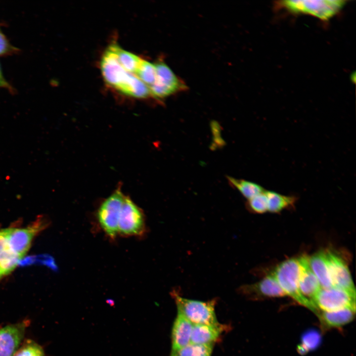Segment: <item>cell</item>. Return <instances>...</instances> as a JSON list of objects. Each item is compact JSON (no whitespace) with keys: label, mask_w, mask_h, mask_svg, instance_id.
Wrapping results in <instances>:
<instances>
[{"label":"cell","mask_w":356,"mask_h":356,"mask_svg":"<svg viewBox=\"0 0 356 356\" xmlns=\"http://www.w3.org/2000/svg\"><path fill=\"white\" fill-rule=\"evenodd\" d=\"M193 324L178 313L171 332V353L176 352L190 343Z\"/></svg>","instance_id":"cell-15"},{"label":"cell","mask_w":356,"mask_h":356,"mask_svg":"<svg viewBox=\"0 0 356 356\" xmlns=\"http://www.w3.org/2000/svg\"><path fill=\"white\" fill-rule=\"evenodd\" d=\"M267 200V211L279 213L283 210L292 207L297 201L294 196L284 195L277 192L266 190Z\"/></svg>","instance_id":"cell-19"},{"label":"cell","mask_w":356,"mask_h":356,"mask_svg":"<svg viewBox=\"0 0 356 356\" xmlns=\"http://www.w3.org/2000/svg\"><path fill=\"white\" fill-rule=\"evenodd\" d=\"M100 69L106 83L123 93L134 74L125 70L108 48L101 58Z\"/></svg>","instance_id":"cell-8"},{"label":"cell","mask_w":356,"mask_h":356,"mask_svg":"<svg viewBox=\"0 0 356 356\" xmlns=\"http://www.w3.org/2000/svg\"><path fill=\"white\" fill-rule=\"evenodd\" d=\"M301 267L299 258H291L279 264L272 273L285 294L299 304L318 314L313 303L305 297L299 287Z\"/></svg>","instance_id":"cell-1"},{"label":"cell","mask_w":356,"mask_h":356,"mask_svg":"<svg viewBox=\"0 0 356 356\" xmlns=\"http://www.w3.org/2000/svg\"><path fill=\"white\" fill-rule=\"evenodd\" d=\"M317 309L331 312L351 307L356 308V294L332 287L321 288L312 300Z\"/></svg>","instance_id":"cell-7"},{"label":"cell","mask_w":356,"mask_h":356,"mask_svg":"<svg viewBox=\"0 0 356 356\" xmlns=\"http://www.w3.org/2000/svg\"><path fill=\"white\" fill-rule=\"evenodd\" d=\"M238 293L249 299L277 298L286 296L273 273L269 274L260 281L244 285L238 289Z\"/></svg>","instance_id":"cell-11"},{"label":"cell","mask_w":356,"mask_h":356,"mask_svg":"<svg viewBox=\"0 0 356 356\" xmlns=\"http://www.w3.org/2000/svg\"><path fill=\"white\" fill-rule=\"evenodd\" d=\"M229 328L228 325L220 323L216 325L193 324L190 343L214 346Z\"/></svg>","instance_id":"cell-13"},{"label":"cell","mask_w":356,"mask_h":356,"mask_svg":"<svg viewBox=\"0 0 356 356\" xmlns=\"http://www.w3.org/2000/svg\"><path fill=\"white\" fill-rule=\"evenodd\" d=\"M2 276V275H1V273H0V278Z\"/></svg>","instance_id":"cell-29"},{"label":"cell","mask_w":356,"mask_h":356,"mask_svg":"<svg viewBox=\"0 0 356 356\" xmlns=\"http://www.w3.org/2000/svg\"><path fill=\"white\" fill-rule=\"evenodd\" d=\"M213 347L189 343L181 349L170 353L169 356H211Z\"/></svg>","instance_id":"cell-21"},{"label":"cell","mask_w":356,"mask_h":356,"mask_svg":"<svg viewBox=\"0 0 356 356\" xmlns=\"http://www.w3.org/2000/svg\"><path fill=\"white\" fill-rule=\"evenodd\" d=\"M148 87L153 85L156 79V71L154 63L142 59L135 74Z\"/></svg>","instance_id":"cell-22"},{"label":"cell","mask_w":356,"mask_h":356,"mask_svg":"<svg viewBox=\"0 0 356 356\" xmlns=\"http://www.w3.org/2000/svg\"><path fill=\"white\" fill-rule=\"evenodd\" d=\"M227 178L230 185L237 189L247 200L265 190L260 185L252 181L231 177H227Z\"/></svg>","instance_id":"cell-20"},{"label":"cell","mask_w":356,"mask_h":356,"mask_svg":"<svg viewBox=\"0 0 356 356\" xmlns=\"http://www.w3.org/2000/svg\"><path fill=\"white\" fill-rule=\"evenodd\" d=\"M325 251L333 286L356 294L352 276L346 263L341 257L332 251Z\"/></svg>","instance_id":"cell-12"},{"label":"cell","mask_w":356,"mask_h":356,"mask_svg":"<svg viewBox=\"0 0 356 356\" xmlns=\"http://www.w3.org/2000/svg\"><path fill=\"white\" fill-rule=\"evenodd\" d=\"M301 271L299 287L301 293L312 302L321 289L319 281L312 271L309 263V257L304 255L299 258Z\"/></svg>","instance_id":"cell-14"},{"label":"cell","mask_w":356,"mask_h":356,"mask_svg":"<svg viewBox=\"0 0 356 356\" xmlns=\"http://www.w3.org/2000/svg\"><path fill=\"white\" fill-rule=\"evenodd\" d=\"M279 4L290 12L305 13L326 20L336 15L344 6V0H284Z\"/></svg>","instance_id":"cell-4"},{"label":"cell","mask_w":356,"mask_h":356,"mask_svg":"<svg viewBox=\"0 0 356 356\" xmlns=\"http://www.w3.org/2000/svg\"><path fill=\"white\" fill-rule=\"evenodd\" d=\"M156 71L155 83L148 87L151 96L160 100L185 90V84L174 73L162 60L154 63Z\"/></svg>","instance_id":"cell-5"},{"label":"cell","mask_w":356,"mask_h":356,"mask_svg":"<svg viewBox=\"0 0 356 356\" xmlns=\"http://www.w3.org/2000/svg\"><path fill=\"white\" fill-rule=\"evenodd\" d=\"M355 308H346L331 312H322L318 313L321 322L328 328L341 327L351 322L354 318Z\"/></svg>","instance_id":"cell-17"},{"label":"cell","mask_w":356,"mask_h":356,"mask_svg":"<svg viewBox=\"0 0 356 356\" xmlns=\"http://www.w3.org/2000/svg\"><path fill=\"white\" fill-rule=\"evenodd\" d=\"M309 263L321 288L334 287L329 273L325 251H320L309 257Z\"/></svg>","instance_id":"cell-16"},{"label":"cell","mask_w":356,"mask_h":356,"mask_svg":"<svg viewBox=\"0 0 356 356\" xmlns=\"http://www.w3.org/2000/svg\"><path fill=\"white\" fill-rule=\"evenodd\" d=\"M265 190L248 199L246 207L249 211L256 214H263L267 211V200Z\"/></svg>","instance_id":"cell-24"},{"label":"cell","mask_w":356,"mask_h":356,"mask_svg":"<svg viewBox=\"0 0 356 356\" xmlns=\"http://www.w3.org/2000/svg\"><path fill=\"white\" fill-rule=\"evenodd\" d=\"M116 55L118 61L127 72L135 74L142 60L139 56L127 51L117 44H111L108 47Z\"/></svg>","instance_id":"cell-18"},{"label":"cell","mask_w":356,"mask_h":356,"mask_svg":"<svg viewBox=\"0 0 356 356\" xmlns=\"http://www.w3.org/2000/svg\"><path fill=\"white\" fill-rule=\"evenodd\" d=\"M8 231L9 228L0 229V254L10 248L8 244Z\"/></svg>","instance_id":"cell-26"},{"label":"cell","mask_w":356,"mask_h":356,"mask_svg":"<svg viewBox=\"0 0 356 356\" xmlns=\"http://www.w3.org/2000/svg\"><path fill=\"white\" fill-rule=\"evenodd\" d=\"M125 195L117 189L100 204L96 214L99 224L105 233L114 239L118 234V222Z\"/></svg>","instance_id":"cell-3"},{"label":"cell","mask_w":356,"mask_h":356,"mask_svg":"<svg viewBox=\"0 0 356 356\" xmlns=\"http://www.w3.org/2000/svg\"><path fill=\"white\" fill-rule=\"evenodd\" d=\"M30 324V320L25 319L0 327V356H14Z\"/></svg>","instance_id":"cell-10"},{"label":"cell","mask_w":356,"mask_h":356,"mask_svg":"<svg viewBox=\"0 0 356 356\" xmlns=\"http://www.w3.org/2000/svg\"><path fill=\"white\" fill-rule=\"evenodd\" d=\"M317 337L316 334L313 333H308L304 337V342L303 343V347L305 346L309 348V349H312L313 346H316V344L317 342Z\"/></svg>","instance_id":"cell-27"},{"label":"cell","mask_w":356,"mask_h":356,"mask_svg":"<svg viewBox=\"0 0 356 356\" xmlns=\"http://www.w3.org/2000/svg\"><path fill=\"white\" fill-rule=\"evenodd\" d=\"M46 225L47 221L44 218H40L26 227L9 228V248L21 259L29 249L34 238Z\"/></svg>","instance_id":"cell-9"},{"label":"cell","mask_w":356,"mask_h":356,"mask_svg":"<svg viewBox=\"0 0 356 356\" xmlns=\"http://www.w3.org/2000/svg\"><path fill=\"white\" fill-rule=\"evenodd\" d=\"M19 50L13 46L0 30V57L12 55Z\"/></svg>","instance_id":"cell-25"},{"label":"cell","mask_w":356,"mask_h":356,"mask_svg":"<svg viewBox=\"0 0 356 356\" xmlns=\"http://www.w3.org/2000/svg\"><path fill=\"white\" fill-rule=\"evenodd\" d=\"M0 89H4L8 90L9 92L13 93L15 92V90L12 86L5 78L1 67L0 64Z\"/></svg>","instance_id":"cell-28"},{"label":"cell","mask_w":356,"mask_h":356,"mask_svg":"<svg viewBox=\"0 0 356 356\" xmlns=\"http://www.w3.org/2000/svg\"><path fill=\"white\" fill-rule=\"evenodd\" d=\"M176 305L178 313L182 315L193 324L216 325L219 323L216 313L217 300L213 298L207 301L189 299L181 297L173 289L170 293Z\"/></svg>","instance_id":"cell-2"},{"label":"cell","mask_w":356,"mask_h":356,"mask_svg":"<svg viewBox=\"0 0 356 356\" xmlns=\"http://www.w3.org/2000/svg\"><path fill=\"white\" fill-rule=\"evenodd\" d=\"M13 356H45L42 346L32 339L23 341Z\"/></svg>","instance_id":"cell-23"},{"label":"cell","mask_w":356,"mask_h":356,"mask_svg":"<svg viewBox=\"0 0 356 356\" xmlns=\"http://www.w3.org/2000/svg\"><path fill=\"white\" fill-rule=\"evenodd\" d=\"M144 215L142 210L126 196L118 222V234L125 236H141L146 232Z\"/></svg>","instance_id":"cell-6"}]
</instances>
